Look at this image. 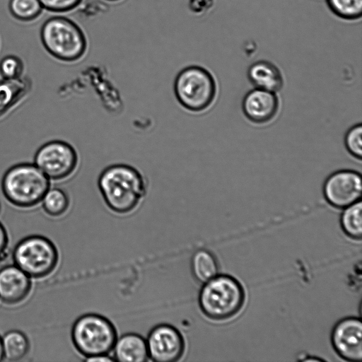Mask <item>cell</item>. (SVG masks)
I'll return each instance as SVG.
<instances>
[{
    "mask_svg": "<svg viewBox=\"0 0 362 362\" xmlns=\"http://www.w3.org/2000/svg\"><path fill=\"white\" fill-rule=\"evenodd\" d=\"M98 187L106 206L117 214L134 211L147 194V181L136 168L116 163L105 168L98 179Z\"/></svg>",
    "mask_w": 362,
    "mask_h": 362,
    "instance_id": "6da1fadb",
    "label": "cell"
},
{
    "mask_svg": "<svg viewBox=\"0 0 362 362\" xmlns=\"http://www.w3.org/2000/svg\"><path fill=\"white\" fill-rule=\"evenodd\" d=\"M245 297L244 287L236 278L218 274L202 284L198 294V304L207 318L225 321L241 311Z\"/></svg>",
    "mask_w": 362,
    "mask_h": 362,
    "instance_id": "7a4b0ae2",
    "label": "cell"
},
{
    "mask_svg": "<svg viewBox=\"0 0 362 362\" xmlns=\"http://www.w3.org/2000/svg\"><path fill=\"white\" fill-rule=\"evenodd\" d=\"M40 40L51 56L65 62L80 60L88 49L87 37L82 28L65 16L47 19L40 29Z\"/></svg>",
    "mask_w": 362,
    "mask_h": 362,
    "instance_id": "3957f363",
    "label": "cell"
},
{
    "mask_svg": "<svg viewBox=\"0 0 362 362\" xmlns=\"http://www.w3.org/2000/svg\"><path fill=\"white\" fill-rule=\"evenodd\" d=\"M50 187V180L35 164L23 163L9 168L3 175L1 190L6 199L20 208L41 202Z\"/></svg>",
    "mask_w": 362,
    "mask_h": 362,
    "instance_id": "277c9868",
    "label": "cell"
},
{
    "mask_svg": "<svg viewBox=\"0 0 362 362\" xmlns=\"http://www.w3.org/2000/svg\"><path fill=\"white\" fill-rule=\"evenodd\" d=\"M71 334L75 349L85 361L109 355L118 337L114 324L97 313H87L77 318Z\"/></svg>",
    "mask_w": 362,
    "mask_h": 362,
    "instance_id": "5b68a950",
    "label": "cell"
},
{
    "mask_svg": "<svg viewBox=\"0 0 362 362\" xmlns=\"http://www.w3.org/2000/svg\"><path fill=\"white\" fill-rule=\"evenodd\" d=\"M174 93L180 105L192 112H202L214 103L217 85L206 68L191 65L181 69L174 81Z\"/></svg>",
    "mask_w": 362,
    "mask_h": 362,
    "instance_id": "8992f818",
    "label": "cell"
},
{
    "mask_svg": "<svg viewBox=\"0 0 362 362\" xmlns=\"http://www.w3.org/2000/svg\"><path fill=\"white\" fill-rule=\"evenodd\" d=\"M13 260L30 277L42 278L56 269L59 253L49 239L33 235L23 238L16 245Z\"/></svg>",
    "mask_w": 362,
    "mask_h": 362,
    "instance_id": "52a82bcc",
    "label": "cell"
},
{
    "mask_svg": "<svg viewBox=\"0 0 362 362\" xmlns=\"http://www.w3.org/2000/svg\"><path fill=\"white\" fill-rule=\"evenodd\" d=\"M34 163L49 179L62 180L70 177L78 168V156L69 143L52 140L45 143L36 151Z\"/></svg>",
    "mask_w": 362,
    "mask_h": 362,
    "instance_id": "ba28073f",
    "label": "cell"
},
{
    "mask_svg": "<svg viewBox=\"0 0 362 362\" xmlns=\"http://www.w3.org/2000/svg\"><path fill=\"white\" fill-rule=\"evenodd\" d=\"M148 358L156 362H176L185 354L186 343L175 326L160 323L153 327L146 338Z\"/></svg>",
    "mask_w": 362,
    "mask_h": 362,
    "instance_id": "9c48e42d",
    "label": "cell"
},
{
    "mask_svg": "<svg viewBox=\"0 0 362 362\" xmlns=\"http://www.w3.org/2000/svg\"><path fill=\"white\" fill-rule=\"evenodd\" d=\"M322 194L328 204L337 209H344L361 200V174L348 169L332 173L323 183Z\"/></svg>",
    "mask_w": 362,
    "mask_h": 362,
    "instance_id": "30bf717a",
    "label": "cell"
},
{
    "mask_svg": "<svg viewBox=\"0 0 362 362\" xmlns=\"http://www.w3.org/2000/svg\"><path fill=\"white\" fill-rule=\"evenodd\" d=\"M362 323L360 318L347 317L339 320L331 333L335 352L344 360L359 362L362 359Z\"/></svg>",
    "mask_w": 362,
    "mask_h": 362,
    "instance_id": "8fae6325",
    "label": "cell"
},
{
    "mask_svg": "<svg viewBox=\"0 0 362 362\" xmlns=\"http://www.w3.org/2000/svg\"><path fill=\"white\" fill-rule=\"evenodd\" d=\"M279 100L276 93L255 88L243 97L242 110L251 122L264 124L271 122L277 115Z\"/></svg>",
    "mask_w": 362,
    "mask_h": 362,
    "instance_id": "7c38bea8",
    "label": "cell"
},
{
    "mask_svg": "<svg viewBox=\"0 0 362 362\" xmlns=\"http://www.w3.org/2000/svg\"><path fill=\"white\" fill-rule=\"evenodd\" d=\"M32 287L30 277L16 264L0 269V300L8 305L24 300Z\"/></svg>",
    "mask_w": 362,
    "mask_h": 362,
    "instance_id": "4fadbf2b",
    "label": "cell"
},
{
    "mask_svg": "<svg viewBox=\"0 0 362 362\" xmlns=\"http://www.w3.org/2000/svg\"><path fill=\"white\" fill-rule=\"evenodd\" d=\"M112 352L115 361L145 362L149 359L146 339L134 332L118 337Z\"/></svg>",
    "mask_w": 362,
    "mask_h": 362,
    "instance_id": "5bb4252c",
    "label": "cell"
},
{
    "mask_svg": "<svg viewBox=\"0 0 362 362\" xmlns=\"http://www.w3.org/2000/svg\"><path fill=\"white\" fill-rule=\"evenodd\" d=\"M247 75L255 88L274 93L281 90L284 77L279 69L267 60L255 62L247 69Z\"/></svg>",
    "mask_w": 362,
    "mask_h": 362,
    "instance_id": "9a60e30c",
    "label": "cell"
},
{
    "mask_svg": "<svg viewBox=\"0 0 362 362\" xmlns=\"http://www.w3.org/2000/svg\"><path fill=\"white\" fill-rule=\"evenodd\" d=\"M30 89L31 81L26 77L0 81V117L21 101Z\"/></svg>",
    "mask_w": 362,
    "mask_h": 362,
    "instance_id": "2e32d148",
    "label": "cell"
},
{
    "mask_svg": "<svg viewBox=\"0 0 362 362\" xmlns=\"http://www.w3.org/2000/svg\"><path fill=\"white\" fill-rule=\"evenodd\" d=\"M191 271L194 278L204 284L219 274L217 259L209 250L200 249L192 255Z\"/></svg>",
    "mask_w": 362,
    "mask_h": 362,
    "instance_id": "e0dca14e",
    "label": "cell"
},
{
    "mask_svg": "<svg viewBox=\"0 0 362 362\" xmlns=\"http://www.w3.org/2000/svg\"><path fill=\"white\" fill-rule=\"evenodd\" d=\"M1 341L4 358L8 361H19L23 358L29 351V340L21 331L7 332L1 338Z\"/></svg>",
    "mask_w": 362,
    "mask_h": 362,
    "instance_id": "ac0fdd59",
    "label": "cell"
},
{
    "mask_svg": "<svg viewBox=\"0 0 362 362\" xmlns=\"http://www.w3.org/2000/svg\"><path fill=\"white\" fill-rule=\"evenodd\" d=\"M340 216V225L344 233L354 240L362 236V203L359 200L345 208Z\"/></svg>",
    "mask_w": 362,
    "mask_h": 362,
    "instance_id": "d6986e66",
    "label": "cell"
},
{
    "mask_svg": "<svg viewBox=\"0 0 362 362\" xmlns=\"http://www.w3.org/2000/svg\"><path fill=\"white\" fill-rule=\"evenodd\" d=\"M44 211L49 216L58 217L69 209L70 199L68 194L59 187L49 188L42 199Z\"/></svg>",
    "mask_w": 362,
    "mask_h": 362,
    "instance_id": "ffe728a7",
    "label": "cell"
},
{
    "mask_svg": "<svg viewBox=\"0 0 362 362\" xmlns=\"http://www.w3.org/2000/svg\"><path fill=\"white\" fill-rule=\"evenodd\" d=\"M8 10L16 20L30 22L37 19L44 8L39 0H10Z\"/></svg>",
    "mask_w": 362,
    "mask_h": 362,
    "instance_id": "44dd1931",
    "label": "cell"
},
{
    "mask_svg": "<svg viewBox=\"0 0 362 362\" xmlns=\"http://www.w3.org/2000/svg\"><path fill=\"white\" fill-rule=\"evenodd\" d=\"M329 10L337 17L355 21L361 17L362 0H326Z\"/></svg>",
    "mask_w": 362,
    "mask_h": 362,
    "instance_id": "7402d4cb",
    "label": "cell"
},
{
    "mask_svg": "<svg viewBox=\"0 0 362 362\" xmlns=\"http://www.w3.org/2000/svg\"><path fill=\"white\" fill-rule=\"evenodd\" d=\"M23 70V62L16 55L7 54L0 60V75L3 79H13L21 77Z\"/></svg>",
    "mask_w": 362,
    "mask_h": 362,
    "instance_id": "603a6c76",
    "label": "cell"
},
{
    "mask_svg": "<svg viewBox=\"0 0 362 362\" xmlns=\"http://www.w3.org/2000/svg\"><path fill=\"white\" fill-rule=\"evenodd\" d=\"M344 145L346 151L355 158L362 157V126L361 123L353 125L344 135Z\"/></svg>",
    "mask_w": 362,
    "mask_h": 362,
    "instance_id": "cb8c5ba5",
    "label": "cell"
},
{
    "mask_svg": "<svg viewBox=\"0 0 362 362\" xmlns=\"http://www.w3.org/2000/svg\"><path fill=\"white\" fill-rule=\"evenodd\" d=\"M44 9L57 13L76 8L83 0H39Z\"/></svg>",
    "mask_w": 362,
    "mask_h": 362,
    "instance_id": "d4e9b609",
    "label": "cell"
},
{
    "mask_svg": "<svg viewBox=\"0 0 362 362\" xmlns=\"http://www.w3.org/2000/svg\"><path fill=\"white\" fill-rule=\"evenodd\" d=\"M214 5V0H188L189 10L197 16H202L208 13Z\"/></svg>",
    "mask_w": 362,
    "mask_h": 362,
    "instance_id": "484cf974",
    "label": "cell"
},
{
    "mask_svg": "<svg viewBox=\"0 0 362 362\" xmlns=\"http://www.w3.org/2000/svg\"><path fill=\"white\" fill-rule=\"evenodd\" d=\"M8 243V234L6 228L0 222V257L2 256L6 250Z\"/></svg>",
    "mask_w": 362,
    "mask_h": 362,
    "instance_id": "4316f807",
    "label": "cell"
},
{
    "mask_svg": "<svg viewBox=\"0 0 362 362\" xmlns=\"http://www.w3.org/2000/svg\"><path fill=\"white\" fill-rule=\"evenodd\" d=\"M4 359V353H3V347H2V341L1 337H0V361Z\"/></svg>",
    "mask_w": 362,
    "mask_h": 362,
    "instance_id": "83f0119b",
    "label": "cell"
},
{
    "mask_svg": "<svg viewBox=\"0 0 362 362\" xmlns=\"http://www.w3.org/2000/svg\"><path fill=\"white\" fill-rule=\"evenodd\" d=\"M105 1H107L108 2H118V1H119L121 0H105Z\"/></svg>",
    "mask_w": 362,
    "mask_h": 362,
    "instance_id": "f1b7e54d",
    "label": "cell"
},
{
    "mask_svg": "<svg viewBox=\"0 0 362 362\" xmlns=\"http://www.w3.org/2000/svg\"><path fill=\"white\" fill-rule=\"evenodd\" d=\"M0 210H1V204H0Z\"/></svg>",
    "mask_w": 362,
    "mask_h": 362,
    "instance_id": "f546056e",
    "label": "cell"
}]
</instances>
